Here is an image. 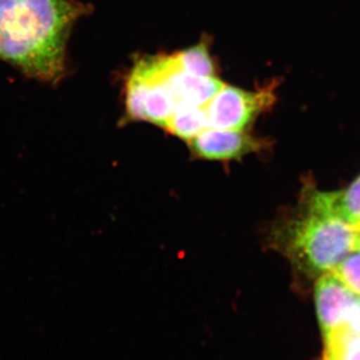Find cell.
<instances>
[{"label":"cell","instance_id":"1","mask_svg":"<svg viewBox=\"0 0 360 360\" xmlns=\"http://www.w3.org/2000/svg\"><path fill=\"white\" fill-rule=\"evenodd\" d=\"M89 11L75 0H0V60L58 85L68 73L71 30Z\"/></svg>","mask_w":360,"mask_h":360},{"label":"cell","instance_id":"2","mask_svg":"<svg viewBox=\"0 0 360 360\" xmlns=\"http://www.w3.org/2000/svg\"><path fill=\"white\" fill-rule=\"evenodd\" d=\"M357 233L352 225L302 202L297 214L271 231V241L302 274L330 272L354 251Z\"/></svg>","mask_w":360,"mask_h":360},{"label":"cell","instance_id":"3","mask_svg":"<svg viewBox=\"0 0 360 360\" xmlns=\"http://www.w3.org/2000/svg\"><path fill=\"white\" fill-rule=\"evenodd\" d=\"M274 84L248 91L224 84L205 106L208 127L248 130L260 115L270 110L276 101Z\"/></svg>","mask_w":360,"mask_h":360},{"label":"cell","instance_id":"4","mask_svg":"<svg viewBox=\"0 0 360 360\" xmlns=\"http://www.w3.org/2000/svg\"><path fill=\"white\" fill-rule=\"evenodd\" d=\"M191 153L203 160H239L250 153L266 148L264 139L250 134L248 130H229L208 127L188 142Z\"/></svg>","mask_w":360,"mask_h":360},{"label":"cell","instance_id":"5","mask_svg":"<svg viewBox=\"0 0 360 360\" xmlns=\"http://www.w3.org/2000/svg\"><path fill=\"white\" fill-rule=\"evenodd\" d=\"M314 300L322 335L347 323L348 314L360 302L330 272L322 274L315 283Z\"/></svg>","mask_w":360,"mask_h":360},{"label":"cell","instance_id":"6","mask_svg":"<svg viewBox=\"0 0 360 360\" xmlns=\"http://www.w3.org/2000/svg\"><path fill=\"white\" fill-rule=\"evenodd\" d=\"M302 202L317 212L333 215L350 225L360 222V176L342 191L321 193L309 191L303 193Z\"/></svg>","mask_w":360,"mask_h":360},{"label":"cell","instance_id":"7","mask_svg":"<svg viewBox=\"0 0 360 360\" xmlns=\"http://www.w3.org/2000/svg\"><path fill=\"white\" fill-rule=\"evenodd\" d=\"M323 360H360V333L347 323L323 335Z\"/></svg>","mask_w":360,"mask_h":360},{"label":"cell","instance_id":"8","mask_svg":"<svg viewBox=\"0 0 360 360\" xmlns=\"http://www.w3.org/2000/svg\"><path fill=\"white\" fill-rule=\"evenodd\" d=\"M206 129L208 120L205 106H186L175 111L165 129L188 143Z\"/></svg>","mask_w":360,"mask_h":360},{"label":"cell","instance_id":"9","mask_svg":"<svg viewBox=\"0 0 360 360\" xmlns=\"http://www.w3.org/2000/svg\"><path fill=\"white\" fill-rule=\"evenodd\" d=\"M180 70L201 77H217V66L210 56L206 42L174 54Z\"/></svg>","mask_w":360,"mask_h":360},{"label":"cell","instance_id":"10","mask_svg":"<svg viewBox=\"0 0 360 360\" xmlns=\"http://www.w3.org/2000/svg\"><path fill=\"white\" fill-rule=\"evenodd\" d=\"M330 274L360 300V253L348 255Z\"/></svg>","mask_w":360,"mask_h":360},{"label":"cell","instance_id":"11","mask_svg":"<svg viewBox=\"0 0 360 360\" xmlns=\"http://www.w3.org/2000/svg\"><path fill=\"white\" fill-rule=\"evenodd\" d=\"M354 251L360 253V234H357L356 240H355Z\"/></svg>","mask_w":360,"mask_h":360},{"label":"cell","instance_id":"12","mask_svg":"<svg viewBox=\"0 0 360 360\" xmlns=\"http://www.w3.org/2000/svg\"><path fill=\"white\" fill-rule=\"evenodd\" d=\"M352 227L357 234H360V222L359 224L352 225Z\"/></svg>","mask_w":360,"mask_h":360}]
</instances>
